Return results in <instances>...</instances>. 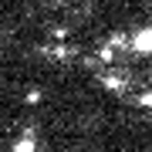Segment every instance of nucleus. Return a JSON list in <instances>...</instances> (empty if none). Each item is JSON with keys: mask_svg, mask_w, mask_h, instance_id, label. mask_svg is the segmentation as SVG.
Returning a JSON list of instances; mask_svg holds the SVG:
<instances>
[{"mask_svg": "<svg viewBox=\"0 0 152 152\" xmlns=\"http://www.w3.org/2000/svg\"><path fill=\"white\" fill-rule=\"evenodd\" d=\"M129 48H132V54H139V58L152 54V27H139L129 37Z\"/></svg>", "mask_w": 152, "mask_h": 152, "instance_id": "1", "label": "nucleus"}, {"mask_svg": "<svg viewBox=\"0 0 152 152\" xmlns=\"http://www.w3.org/2000/svg\"><path fill=\"white\" fill-rule=\"evenodd\" d=\"M10 152H37V135L34 132H24V135H17L14 139V145Z\"/></svg>", "mask_w": 152, "mask_h": 152, "instance_id": "2", "label": "nucleus"}, {"mask_svg": "<svg viewBox=\"0 0 152 152\" xmlns=\"http://www.w3.org/2000/svg\"><path fill=\"white\" fill-rule=\"evenodd\" d=\"M102 85H105V88H112V91H118V88H122V75H105V78H102Z\"/></svg>", "mask_w": 152, "mask_h": 152, "instance_id": "3", "label": "nucleus"}, {"mask_svg": "<svg viewBox=\"0 0 152 152\" xmlns=\"http://www.w3.org/2000/svg\"><path fill=\"white\" fill-rule=\"evenodd\" d=\"M139 105H142V108H149V105H152V95H142V98H139Z\"/></svg>", "mask_w": 152, "mask_h": 152, "instance_id": "4", "label": "nucleus"}]
</instances>
